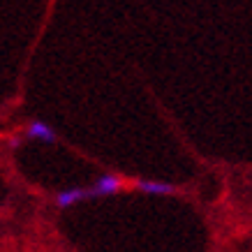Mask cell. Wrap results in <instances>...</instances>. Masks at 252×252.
I'll list each match as a JSON object with an SVG mask.
<instances>
[{
	"mask_svg": "<svg viewBox=\"0 0 252 252\" xmlns=\"http://www.w3.org/2000/svg\"><path fill=\"white\" fill-rule=\"evenodd\" d=\"M23 134H26L28 139H39V141H46V144H54V141H58L56 132L51 130L46 123H42V121H31Z\"/></svg>",
	"mask_w": 252,
	"mask_h": 252,
	"instance_id": "cell-2",
	"label": "cell"
},
{
	"mask_svg": "<svg viewBox=\"0 0 252 252\" xmlns=\"http://www.w3.org/2000/svg\"><path fill=\"white\" fill-rule=\"evenodd\" d=\"M121 178L114 174H107V176H99L97 181L88 188V197H111L116 192L121 190Z\"/></svg>",
	"mask_w": 252,
	"mask_h": 252,
	"instance_id": "cell-1",
	"label": "cell"
},
{
	"mask_svg": "<svg viewBox=\"0 0 252 252\" xmlns=\"http://www.w3.org/2000/svg\"><path fill=\"white\" fill-rule=\"evenodd\" d=\"M81 199H91L88 197V188H86V190H81V188H69V190H63L56 194V206L69 208L72 204H77Z\"/></svg>",
	"mask_w": 252,
	"mask_h": 252,
	"instance_id": "cell-4",
	"label": "cell"
},
{
	"mask_svg": "<svg viewBox=\"0 0 252 252\" xmlns=\"http://www.w3.org/2000/svg\"><path fill=\"white\" fill-rule=\"evenodd\" d=\"M134 188H137L139 192H146V194H176L178 192V188L171 183H160V181H137L134 183Z\"/></svg>",
	"mask_w": 252,
	"mask_h": 252,
	"instance_id": "cell-3",
	"label": "cell"
}]
</instances>
